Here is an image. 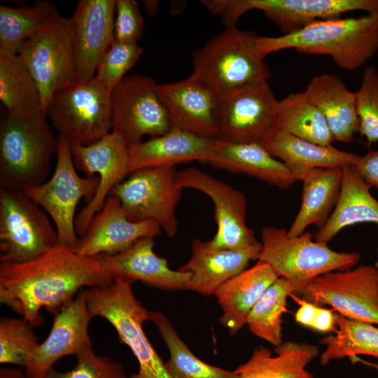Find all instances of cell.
<instances>
[{
  "label": "cell",
  "mask_w": 378,
  "mask_h": 378,
  "mask_svg": "<svg viewBox=\"0 0 378 378\" xmlns=\"http://www.w3.org/2000/svg\"><path fill=\"white\" fill-rule=\"evenodd\" d=\"M112 281L99 255L83 256L58 244L32 260L0 263V301L32 327H39L44 323L41 309L56 315L85 286Z\"/></svg>",
  "instance_id": "6da1fadb"
},
{
  "label": "cell",
  "mask_w": 378,
  "mask_h": 378,
  "mask_svg": "<svg viewBox=\"0 0 378 378\" xmlns=\"http://www.w3.org/2000/svg\"><path fill=\"white\" fill-rule=\"evenodd\" d=\"M262 54L293 48L300 53L331 56L339 67L361 68L378 51V17L316 20L304 28L279 36H258Z\"/></svg>",
  "instance_id": "7a4b0ae2"
},
{
  "label": "cell",
  "mask_w": 378,
  "mask_h": 378,
  "mask_svg": "<svg viewBox=\"0 0 378 378\" xmlns=\"http://www.w3.org/2000/svg\"><path fill=\"white\" fill-rule=\"evenodd\" d=\"M46 115L7 112L0 122V189L25 191L45 183L57 155L56 138Z\"/></svg>",
  "instance_id": "3957f363"
},
{
  "label": "cell",
  "mask_w": 378,
  "mask_h": 378,
  "mask_svg": "<svg viewBox=\"0 0 378 378\" xmlns=\"http://www.w3.org/2000/svg\"><path fill=\"white\" fill-rule=\"evenodd\" d=\"M258 39L253 31L225 27L193 52L191 74L218 95L251 83L267 82L270 72Z\"/></svg>",
  "instance_id": "277c9868"
},
{
  "label": "cell",
  "mask_w": 378,
  "mask_h": 378,
  "mask_svg": "<svg viewBox=\"0 0 378 378\" xmlns=\"http://www.w3.org/2000/svg\"><path fill=\"white\" fill-rule=\"evenodd\" d=\"M130 282L116 279L105 286L85 289L87 304L95 316L108 321L122 343L127 345L139 363L129 378H172L164 363L147 338L143 324L149 312L135 297Z\"/></svg>",
  "instance_id": "5b68a950"
},
{
  "label": "cell",
  "mask_w": 378,
  "mask_h": 378,
  "mask_svg": "<svg viewBox=\"0 0 378 378\" xmlns=\"http://www.w3.org/2000/svg\"><path fill=\"white\" fill-rule=\"evenodd\" d=\"M261 244L258 260L267 264L278 277L293 283L298 290L320 275L351 270L360 258L358 253L337 252L326 243L313 241L309 232L292 237L274 226L261 230Z\"/></svg>",
  "instance_id": "8992f818"
},
{
  "label": "cell",
  "mask_w": 378,
  "mask_h": 378,
  "mask_svg": "<svg viewBox=\"0 0 378 378\" xmlns=\"http://www.w3.org/2000/svg\"><path fill=\"white\" fill-rule=\"evenodd\" d=\"M111 94L94 77L76 80L53 95L45 114L59 136L88 146L112 132Z\"/></svg>",
  "instance_id": "52a82bcc"
},
{
  "label": "cell",
  "mask_w": 378,
  "mask_h": 378,
  "mask_svg": "<svg viewBox=\"0 0 378 378\" xmlns=\"http://www.w3.org/2000/svg\"><path fill=\"white\" fill-rule=\"evenodd\" d=\"M98 176L81 177L76 171L70 144L58 136L54 172L45 183L24 191L54 222L60 245L74 249L78 237L75 212L79 201H91L99 186Z\"/></svg>",
  "instance_id": "ba28073f"
},
{
  "label": "cell",
  "mask_w": 378,
  "mask_h": 378,
  "mask_svg": "<svg viewBox=\"0 0 378 378\" xmlns=\"http://www.w3.org/2000/svg\"><path fill=\"white\" fill-rule=\"evenodd\" d=\"M47 214L24 191L0 189V263L26 262L59 244Z\"/></svg>",
  "instance_id": "9c48e42d"
},
{
  "label": "cell",
  "mask_w": 378,
  "mask_h": 378,
  "mask_svg": "<svg viewBox=\"0 0 378 378\" xmlns=\"http://www.w3.org/2000/svg\"><path fill=\"white\" fill-rule=\"evenodd\" d=\"M20 55L40 92L46 109L53 95L76 81L72 25L59 13L20 46Z\"/></svg>",
  "instance_id": "30bf717a"
},
{
  "label": "cell",
  "mask_w": 378,
  "mask_h": 378,
  "mask_svg": "<svg viewBox=\"0 0 378 378\" xmlns=\"http://www.w3.org/2000/svg\"><path fill=\"white\" fill-rule=\"evenodd\" d=\"M174 167L139 169L115 186L109 195L117 197L132 222L155 221L172 238L178 231L175 211L181 197Z\"/></svg>",
  "instance_id": "8fae6325"
},
{
  "label": "cell",
  "mask_w": 378,
  "mask_h": 378,
  "mask_svg": "<svg viewBox=\"0 0 378 378\" xmlns=\"http://www.w3.org/2000/svg\"><path fill=\"white\" fill-rule=\"evenodd\" d=\"M294 293L316 305H329L349 319L378 325V268L374 265L326 273Z\"/></svg>",
  "instance_id": "7c38bea8"
},
{
  "label": "cell",
  "mask_w": 378,
  "mask_h": 378,
  "mask_svg": "<svg viewBox=\"0 0 378 378\" xmlns=\"http://www.w3.org/2000/svg\"><path fill=\"white\" fill-rule=\"evenodd\" d=\"M157 85L150 77L133 74L125 76L111 91L112 132L122 136L128 148L144 136L154 138L172 128Z\"/></svg>",
  "instance_id": "4fadbf2b"
},
{
  "label": "cell",
  "mask_w": 378,
  "mask_h": 378,
  "mask_svg": "<svg viewBox=\"0 0 378 378\" xmlns=\"http://www.w3.org/2000/svg\"><path fill=\"white\" fill-rule=\"evenodd\" d=\"M254 9L262 11L287 34L349 11L363 10L378 17V0H220L216 13L225 27H233L244 13Z\"/></svg>",
  "instance_id": "5bb4252c"
},
{
  "label": "cell",
  "mask_w": 378,
  "mask_h": 378,
  "mask_svg": "<svg viewBox=\"0 0 378 378\" xmlns=\"http://www.w3.org/2000/svg\"><path fill=\"white\" fill-rule=\"evenodd\" d=\"M278 103L267 82L218 95V138L262 144L278 130Z\"/></svg>",
  "instance_id": "9a60e30c"
},
{
  "label": "cell",
  "mask_w": 378,
  "mask_h": 378,
  "mask_svg": "<svg viewBox=\"0 0 378 378\" xmlns=\"http://www.w3.org/2000/svg\"><path fill=\"white\" fill-rule=\"evenodd\" d=\"M176 179L182 189L199 190L214 203L217 230L213 238L206 241L207 246L232 250L261 246L246 224V200L242 192L196 167L177 172Z\"/></svg>",
  "instance_id": "2e32d148"
},
{
  "label": "cell",
  "mask_w": 378,
  "mask_h": 378,
  "mask_svg": "<svg viewBox=\"0 0 378 378\" xmlns=\"http://www.w3.org/2000/svg\"><path fill=\"white\" fill-rule=\"evenodd\" d=\"M70 146L76 167L86 176L97 174L99 179L93 198L76 216L75 229L80 237L103 207L112 189L129 174V148L122 137L113 132L88 146Z\"/></svg>",
  "instance_id": "e0dca14e"
},
{
  "label": "cell",
  "mask_w": 378,
  "mask_h": 378,
  "mask_svg": "<svg viewBox=\"0 0 378 378\" xmlns=\"http://www.w3.org/2000/svg\"><path fill=\"white\" fill-rule=\"evenodd\" d=\"M55 316L50 333L39 343L24 368L29 378H46L53 365L62 357L76 356L92 348L88 327L94 316L87 304L85 288Z\"/></svg>",
  "instance_id": "ac0fdd59"
},
{
  "label": "cell",
  "mask_w": 378,
  "mask_h": 378,
  "mask_svg": "<svg viewBox=\"0 0 378 378\" xmlns=\"http://www.w3.org/2000/svg\"><path fill=\"white\" fill-rule=\"evenodd\" d=\"M115 0H79L70 18L76 80L94 78L114 40Z\"/></svg>",
  "instance_id": "d6986e66"
},
{
  "label": "cell",
  "mask_w": 378,
  "mask_h": 378,
  "mask_svg": "<svg viewBox=\"0 0 378 378\" xmlns=\"http://www.w3.org/2000/svg\"><path fill=\"white\" fill-rule=\"evenodd\" d=\"M157 92L172 127L209 139L218 137V95L191 74L186 79L158 84Z\"/></svg>",
  "instance_id": "ffe728a7"
},
{
  "label": "cell",
  "mask_w": 378,
  "mask_h": 378,
  "mask_svg": "<svg viewBox=\"0 0 378 378\" xmlns=\"http://www.w3.org/2000/svg\"><path fill=\"white\" fill-rule=\"evenodd\" d=\"M161 230L154 220H129L119 199L109 195L85 234L78 238L74 250L87 257L115 255L127 250L141 238H155Z\"/></svg>",
  "instance_id": "44dd1931"
},
{
  "label": "cell",
  "mask_w": 378,
  "mask_h": 378,
  "mask_svg": "<svg viewBox=\"0 0 378 378\" xmlns=\"http://www.w3.org/2000/svg\"><path fill=\"white\" fill-rule=\"evenodd\" d=\"M154 239L141 238L122 252L99 255L105 272L113 281H138L162 290H189L190 273L169 268L167 260L154 252Z\"/></svg>",
  "instance_id": "7402d4cb"
},
{
  "label": "cell",
  "mask_w": 378,
  "mask_h": 378,
  "mask_svg": "<svg viewBox=\"0 0 378 378\" xmlns=\"http://www.w3.org/2000/svg\"><path fill=\"white\" fill-rule=\"evenodd\" d=\"M216 139L172 127L167 133L129 148V174L134 171L197 161L206 163Z\"/></svg>",
  "instance_id": "603a6c76"
},
{
  "label": "cell",
  "mask_w": 378,
  "mask_h": 378,
  "mask_svg": "<svg viewBox=\"0 0 378 378\" xmlns=\"http://www.w3.org/2000/svg\"><path fill=\"white\" fill-rule=\"evenodd\" d=\"M191 248L190 259L178 270L190 273L189 290L209 296L246 270L250 260H258L262 244L246 249H220L211 248L206 241L196 239Z\"/></svg>",
  "instance_id": "cb8c5ba5"
},
{
  "label": "cell",
  "mask_w": 378,
  "mask_h": 378,
  "mask_svg": "<svg viewBox=\"0 0 378 378\" xmlns=\"http://www.w3.org/2000/svg\"><path fill=\"white\" fill-rule=\"evenodd\" d=\"M206 164L230 172L244 174L281 189L297 181L286 164L261 144L237 143L217 138Z\"/></svg>",
  "instance_id": "d4e9b609"
},
{
  "label": "cell",
  "mask_w": 378,
  "mask_h": 378,
  "mask_svg": "<svg viewBox=\"0 0 378 378\" xmlns=\"http://www.w3.org/2000/svg\"><path fill=\"white\" fill-rule=\"evenodd\" d=\"M278 278L267 264L258 260L216 290L214 295L223 310L219 321L231 335L246 324L253 307Z\"/></svg>",
  "instance_id": "484cf974"
},
{
  "label": "cell",
  "mask_w": 378,
  "mask_h": 378,
  "mask_svg": "<svg viewBox=\"0 0 378 378\" xmlns=\"http://www.w3.org/2000/svg\"><path fill=\"white\" fill-rule=\"evenodd\" d=\"M262 145L274 158L286 164L297 181H302L309 171L315 168L355 165L360 157L332 145L312 143L279 129Z\"/></svg>",
  "instance_id": "4316f807"
},
{
  "label": "cell",
  "mask_w": 378,
  "mask_h": 378,
  "mask_svg": "<svg viewBox=\"0 0 378 378\" xmlns=\"http://www.w3.org/2000/svg\"><path fill=\"white\" fill-rule=\"evenodd\" d=\"M304 92L326 118L334 141L350 143L359 130L355 92L332 74L313 77Z\"/></svg>",
  "instance_id": "83f0119b"
},
{
  "label": "cell",
  "mask_w": 378,
  "mask_h": 378,
  "mask_svg": "<svg viewBox=\"0 0 378 378\" xmlns=\"http://www.w3.org/2000/svg\"><path fill=\"white\" fill-rule=\"evenodd\" d=\"M342 181L337 203L322 229L314 235L316 241L328 243L342 229L357 223L378 225V201L354 165L342 168Z\"/></svg>",
  "instance_id": "f1b7e54d"
},
{
  "label": "cell",
  "mask_w": 378,
  "mask_h": 378,
  "mask_svg": "<svg viewBox=\"0 0 378 378\" xmlns=\"http://www.w3.org/2000/svg\"><path fill=\"white\" fill-rule=\"evenodd\" d=\"M342 174V168L333 167L315 168L304 175L301 205L288 230L290 236L302 234L311 225L323 228L337 203Z\"/></svg>",
  "instance_id": "f546056e"
},
{
  "label": "cell",
  "mask_w": 378,
  "mask_h": 378,
  "mask_svg": "<svg viewBox=\"0 0 378 378\" xmlns=\"http://www.w3.org/2000/svg\"><path fill=\"white\" fill-rule=\"evenodd\" d=\"M275 351L272 356L270 349L255 348L249 360L234 370L238 378H313L307 366L318 354L316 346L287 341Z\"/></svg>",
  "instance_id": "4dcf8cb0"
},
{
  "label": "cell",
  "mask_w": 378,
  "mask_h": 378,
  "mask_svg": "<svg viewBox=\"0 0 378 378\" xmlns=\"http://www.w3.org/2000/svg\"><path fill=\"white\" fill-rule=\"evenodd\" d=\"M0 100L13 115L43 112L38 88L18 53L0 51Z\"/></svg>",
  "instance_id": "1f68e13d"
},
{
  "label": "cell",
  "mask_w": 378,
  "mask_h": 378,
  "mask_svg": "<svg viewBox=\"0 0 378 378\" xmlns=\"http://www.w3.org/2000/svg\"><path fill=\"white\" fill-rule=\"evenodd\" d=\"M278 129L321 146L332 145L334 141L326 118L304 91L279 101Z\"/></svg>",
  "instance_id": "d6a6232c"
},
{
  "label": "cell",
  "mask_w": 378,
  "mask_h": 378,
  "mask_svg": "<svg viewBox=\"0 0 378 378\" xmlns=\"http://www.w3.org/2000/svg\"><path fill=\"white\" fill-rule=\"evenodd\" d=\"M149 320L158 328L167 345L169 358L165 368L172 378H238L234 371L211 365L195 356L179 337L169 319L160 312H149Z\"/></svg>",
  "instance_id": "836d02e7"
},
{
  "label": "cell",
  "mask_w": 378,
  "mask_h": 378,
  "mask_svg": "<svg viewBox=\"0 0 378 378\" xmlns=\"http://www.w3.org/2000/svg\"><path fill=\"white\" fill-rule=\"evenodd\" d=\"M337 327L335 335L324 337L319 342L326 346L320 356L321 365L358 355L378 358V327L372 323L349 319L340 314H337Z\"/></svg>",
  "instance_id": "e575fe53"
},
{
  "label": "cell",
  "mask_w": 378,
  "mask_h": 378,
  "mask_svg": "<svg viewBox=\"0 0 378 378\" xmlns=\"http://www.w3.org/2000/svg\"><path fill=\"white\" fill-rule=\"evenodd\" d=\"M58 11L48 0L33 6H0V51L18 53L24 40L47 24Z\"/></svg>",
  "instance_id": "d590c367"
},
{
  "label": "cell",
  "mask_w": 378,
  "mask_h": 378,
  "mask_svg": "<svg viewBox=\"0 0 378 378\" xmlns=\"http://www.w3.org/2000/svg\"><path fill=\"white\" fill-rule=\"evenodd\" d=\"M298 287L285 278L279 277L265 291L250 312L246 325L256 337L274 346L282 342V316L287 313L286 299Z\"/></svg>",
  "instance_id": "8d00e7d4"
},
{
  "label": "cell",
  "mask_w": 378,
  "mask_h": 378,
  "mask_svg": "<svg viewBox=\"0 0 378 378\" xmlns=\"http://www.w3.org/2000/svg\"><path fill=\"white\" fill-rule=\"evenodd\" d=\"M33 328L22 318L0 319V363L24 368L39 344Z\"/></svg>",
  "instance_id": "74e56055"
},
{
  "label": "cell",
  "mask_w": 378,
  "mask_h": 378,
  "mask_svg": "<svg viewBox=\"0 0 378 378\" xmlns=\"http://www.w3.org/2000/svg\"><path fill=\"white\" fill-rule=\"evenodd\" d=\"M143 52V48L138 43L113 40L99 62L94 78L111 92Z\"/></svg>",
  "instance_id": "f35d334b"
},
{
  "label": "cell",
  "mask_w": 378,
  "mask_h": 378,
  "mask_svg": "<svg viewBox=\"0 0 378 378\" xmlns=\"http://www.w3.org/2000/svg\"><path fill=\"white\" fill-rule=\"evenodd\" d=\"M359 120L358 132L369 144L378 141V71L368 66L363 71L361 84L355 92Z\"/></svg>",
  "instance_id": "ab89813d"
},
{
  "label": "cell",
  "mask_w": 378,
  "mask_h": 378,
  "mask_svg": "<svg viewBox=\"0 0 378 378\" xmlns=\"http://www.w3.org/2000/svg\"><path fill=\"white\" fill-rule=\"evenodd\" d=\"M76 357L74 368L64 372L52 369L46 378H129L121 363L108 356L97 355L92 348Z\"/></svg>",
  "instance_id": "60d3db41"
},
{
  "label": "cell",
  "mask_w": 378,
  "mask_h": 378,
  "mask_svg": "<svg viewBox=\"0 0 378 378\" xmlns=\"http://www.w3.org/2000/svg\"><path fill=\"white\" fill-rule=\"evenodd\" d=\"M144 31V20L134 0H115L114 40L137 43Z\"/></svg>",
  "instance_id": "b9f144b4"
},
{
  "label": "cell",
  "mask_w": 378,
  "mask_h": 378,
  "mask_svg": "<svg viewBox=\"0 0 378 378\" xmlns=\"http://www.w3.org/2000/svg\"><path fill=\"white\" fill-rule=\"evenodd\" d=\"M354 167L370 188L378 189V150L370 151L360 156Z\"/></svg>",
  "instance_id": "7bdbcfd3"
},
{
  "label": "cell",
  "mask_w": 378,
  "mask_h": 378,
  "mask_svg": "<svg viewBox=\"0 0 378 378\" xmlns=\"http://www.w3.org/2000/svg\"><path fill=\"white\" fill-rule=\"evenodd\" d=\"M290 296L299 305V308L295 314V321L305 327L312 328L319 305L312 303L304 298H300L293 293H290Z\"/></svg>",
  "instance_id": "ee69618b"
},
{
  "label": "cell",
  "mask_w": 378,
  "mask_h": 378,
  "mask_svg": "<svg viewBox=\"0 0 378 378\" xmlns=\"http://www.w3.org/2000/svg\"><path fill=\"white\" fill-rule=\"evenodd\" d=\"M337 314L333 310L318 307L311 329L321 332H336Z\"/></svg>",
  "instance_id": "f6af8a7d"
},
{
  "label": "cell",
  "mask_w": 378,
  "mask_h": 378,
  "mask_svg": "<svg viewBox=\"0 0 378 378\" xmlns=\"http://www.w3.org/2000/svg\"><path fill=\"white\" fill-rule=\"evenodd\" d=\"M0 378H29L20 369L12 368H1L0 369Z\"/></svg>",
  "instance_id": "bcb514c9"
},
{
  "label": "cell",
  "mask_w": 378,
  "mask_h": 378,
  "mask_svg": "<svg viewBox=\"0 0 378 378\" xmlns=\"http://www.w3.org/2000/svg\"><path fill=\"white\" fill-rule=\"evenodd\" d=\"M145 8L150 15H155L158 9L159 2L158 1H144Z\"/></svg>",
  "instance_id": "7dc6e473"
},
{
  "label": "cell",
  "mask_w": 378,
  "mask_h": 378,
  "mask_svg": "<svg viewBox=\"0 0 378 378\" xmlns=\"http://www.w3.org/2000/svg\"><path fill=\"white\" fill-rule=\"evenodd\" d=\"M349 359L351 360V362H354V363L360 362V363L364 364L365 365H367L368 367H371V368H374V369H375V370H377L378 371V364L377 363L367 361L365 360L358 358V356H354V357L350 358Z\"/></svg>",
  "instance_id": "c3c4849f"
}]
</instances>
